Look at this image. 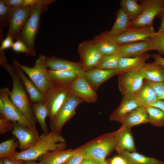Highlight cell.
<instances>
[{"label": "cell", "mask_w": 164, "mask_h": 164, "mask_svg": "<svg viewBox=\"0 0 164 164\" xmlns=\"http://www.w3.org/2000/svg\"><path fill=\"white\" fill-rule=\"evenodd\" d=\"M159 15L161 17V22L158 32H164V13L160 14Z\"/></svg>", "instance_id": "48"}, {"label": "cell", "mask_w": 164, "mask_h": 164, "mask_svg": "<svg viewBox=\"0 0 164 164\" xmlns=\"http://www.w3.org/2000/svg\"><path fill=\"white\" fill-rule=\"evenodd\" d=\"M151 57L154 59V63L160 65L164 67V58L159 53L151 54Z\"/></svg>", "instance_id": "45"}, {"label": "cell", "mask_w": 164, "mask_h": 164, "mask_svg": "<svg viewBox=\"0 0 164 164\" xmlns=\"http://www.w3.org/2000/svg\"><path fill=\"white\" fill-rule=\"evenodd\" d=\"M24 164H44L41 162H36L35 160H30L24 161Z\"/></svg>", "instance_id": "51"}, {"label": "cell", "mask_w": 164, "mask_h": 164, "mask_svg": "<svg viewBox=\"0 0 164 164\" xmlns=\"http://www.w3.org/2000/svg\"><path fill=\"white\" fill-rule=\"evenodd\" d=\"M13 123L12 121L0 116V134H3L6 132L13 130Z\"/></svg>", "instance_id": "41"}, {"label": "cell", "mask_w": 164, "mask_h": 164, "mask_svg": "<svg viewBox=\"0 0 164 164\" xmlns=\"http://www.w3.org/2000/svg\"><path fill=\"white\" fill-rule=\"evenodd\" d=\"M47 72L54 85L67 87H69L79 75L69 70H54L47 69Z\"/></svg>", "instance_id": "27"}, {"label": "cell", "mask_w": 164, "mask_h": 164, "mask_svg": "<svg viewBox=\"0 0 164 164\" xmlns=\"http://www.w3.org/2000/svg\"><path fill=\"white\" fill-rule=\"evenodd\" d=\"M140 106L151 105L158 100L151 86L146 80L140 89L133 95Z\"/></svg>", "instance_id": "26"}, {"label": "cell", "mask_w": 164, "mask_h": 164, "mask_svg": "<svg viewBox=\"0 0 164 164\" xmlns=\"http://www.w3.org/2000/svg\"><path fill=\"white\" fill-rule=\"evenodd\" d=\"M46 58L45 56L40 54L34 66L32 67L22 65L15 59L13 60L27 74L39 90L44 95L54 86L48 75Z\"/></svg>", "instance_id": "5"}, {"label": "cell", "mask_w": 164, "mask_h": 164, "mask_svg": "<svg viewBox=\"0 0 164 164\" xmlns=\"http://www.w3.org/2000/svg\"><path fill=\"white\" fill-rule=\"evenodd\" d=\"M85 158V152L80 146L74 149L73 154L63 164H80Z\"/></svg>", "instance_id": "38"}, {"label": "cell", "mask_w": 164, "mask_h": 164, "mask_svg": "<svg viewBox=\"0 0 164 164\" xmlns=\"http://www.w3.org/2000/svg\"><path fill=\"white\" fill-rule=\"evenodd\" d=\"M120 58L117 54L103 56L96 68L108 70L117 69Z\"/></svg>", "instance_id": "35"}, {"label": "cell", "mask_w": 164, "mask_h": 164, "mask_svg": "<svg viewBox=\"0 0 164 164\" xmlns=\"http://www.w3.org/2000/svg\"><path fill=\"white\" fill-rule=\"evenodd\" d=\"M107 164V163H103V164Z\"/></svg>", "instance_id": "54"}, {"label": "cell", "mask_w": 164, "mask_h": 164, "mask_svg": "<svg viewBox=\"0 0 164 164\" xmlns=\"http://www.w3.org/2000/svg\"><path fill=\"white\" fill-rule=\"evenodd\" d=\"M130 21L126 14L120 9L117 12L115 20L111 29L108 32V35L114 38L123 33L130 26Z\"/></svg>", "instance_id": "29"}, {"label": "cell", "mask_w": 164, "mask_h": 164, "mask_svg": "<svg viewBox=\"0 0 164 164\" xmlns=\"http://www.w3.org/2000/svg\"><path fill=\"white\" fill-rule=\"evenodd\" d=\"M117 75H118L117 69L108 70L95 68L86 72L84 77L96 92L102 84Z\"/></svg>", "instance_id": "18"}, {"label": "cell", "mask_w": 164, "mask_h": 164, "mask_svg": "<svg viewBox=\"0 0 164 164\" xmlns=\"http://www.w3.org/2000/svg\"><path fill=\"white\" fill-rule=\"evenodd\" d=\"M93 40L103 56L117 54L121 45L114 40L113 37L108 36V32L101 33Z\"/></svg>", "instance_id": "22"}, {"label": "cell", "mask_w": 164, "mask_h": 164, "mask_svg": "<svg viewBox=\"0 0 164 164\" xmlns=\"http://www.w3.org/2000/svg\"><path fill=\"white\" fill-rule=\"evenodd\" d=\"M147 80L153 89L158 100H164V81L153 82Z\"/></svg>", "instance_id": "39"}, {"label": "cell", "mask_w": 164, "mask_h": 164, "mask_svg": "<svg viewBox=\"0 0 164 164\" xmlns=\"http://www.w3.org/2000/svg\"><path fill=\"white\" fill-rule=\"evenodd\" d=\"M111 133L115 139V149L118 153L123 151L136 152L131 128L121 125L118 129Z\"/></svg>", "instance_id": "16"}, {"label": "cell", "mask_w": 164, "mask_h": 164, "mask_svg": "<svg viewBox=\"0 0 164 164\" xmlns=\"http://www.w3.org/2000/svg\"><path fill=\"white\" fill-rule=\"evenodd\" d=\"M53 0H39L32 6L31 13L16 40L22 41L29 49L31 56L36 54L34 42L38 32L42 13L47 10L49 5Z\"/></svg>", "instance_id": "3"}, {"label": "cell", "mask_w": 164, "mask_h": 164, "mask_svg": "<svg viewBox=\"0 0 164 164\" xmlns=\"http://www.w3.org/2000/svg\"><path fill=\"white\" fill-rule=\"evenodd\" d=\"M162 164H164V162H163Z\"/></svg>", "instance_id": "55"}, {"label": "cell", "mask_w": 164, "mask_h": 164, "mask_svg": "<svg viewBox=\"0 0 164 164\" xmlns=\"http://www.w3.org/2000/svg\"><path fill=\"white\" fill-rule=\"evenodd\" d=\"M70 93L69 87L54 85L44 95L43 102L47 107L50 121L64 104Z\"/></svg>", "instance_id": "9"}, {"label": "cell", "mask_w": 164, "mask_h": 164, "mask_svg": "<svg viewBox=\"0 0 164 164\" xmlns=\"http://www.w3.org/2000/svg\"><path fill=\"white\" fill-rule=\"evenodd\" d=\"M147 112L143 107L135 109L123 119L121 123L122 126L131 128L135 125L149 122Z\"/></svg>", "instance_id": "25"}, {"label": "cell", "mask_w": 164, "mask_h": 164, "mask_svg": "<svg viewBox=\"0 0 164 164\" xmlns=\"http://www.w3.org/2000/svg\"><path fill=\"white\" fill-rule=\"evenodd\" d=\"M82 102L81 99L70 92L64 104L50 121L51 131L60 135L64 125L74 115L77 107Z\"/></svg>", "instance_id": "6"}, {"label": "cell", "mask_w": 164, "mask_h": 164, "mask_svg": "<svg viewBox=\"0 0 164 164\" xmlns=\"http://www.w3.org/2000/svg\"><path fill=\"white\" fill-rule=\"evenodd\" d=\"M118 154L125 159L127 164H162L163 162L156 159L146 157L136 152L123 151Z\"/></svg>", "instance_id": "30"}, {"label": "cell", "mask_w": 164, "mask_h": 164, "mask_svg": "<svg viewBox=\"0 0 164 164\" xmlns=\"http://www.w3.org/2000/svg\"><path fill=\"white\" fill-rule=\"evenodd\" d=\"M121 8L126 14L131 21L137 18L141 14L142 7L136 0H121Z\"/></svg>", "instance_id": "32"}, {"label": "cell", "mask_w": 164, "mask_h": 164, "mask_svg": "<svg viewBox=\"0 0 164 164\" xmlns=\"http://www.w3.org/2000/svg\"><path fill=\"white\" fill-rule=\"evenodd\" d=\"M12 64L26 91L29 94L31 102L34 103L43 101L44 95L39 90L33 82L28 78L24 72L13 60Z\"/></svg>", "instance_id": "23"}, {"label": "cell", "mask_w": 164, "mask_h": 164, "mask_svg": "<svg viewBox=\"0 0 164 164\" xmlns=\"http://www.w3.org/2000/svg\"><path fill=\"white\" fill-rule=\"evenodd\" d=\"M0 65L8 73L12 81V88L9 91L11 100L32 126L36 128V120L31 104V101L13 64L8 63L4 51L0 53Z\"/></svg>", "instance_id": "1"}, {"label": "cell", "mask_w": 164, "mask_h": 164, "mask_svg": "<svg viewBox=\"0 0 164 164\" xmlns=\"http://www.w3.org/2000/svg\"><path fill=\"white\" fill-rule=\"evenodd\" d=\"M151 106L157 107L164 112V100H157Z\"/></svg>", "instance_id": "47"}, {"label": "cell", "mask_w": 164, "mask_h": 164, "mask_svg": "<svg viewBox=\"0 0 164 164\" xmlns=\"http://www.w3.org/2000/svg\"><path fill=\"white\" fill-rule=\"evenodd\" d=\"M0 164H3L2 160L1 159L0 160Z\"/></svg>", "instance_id": "53"}, {"label": "cell", "mask_w": 164, "mask_h": 164, "mask_svg": "<svg viewBox=\"0 0 164 164\" xmlns=\"http://www.w3.org/2000/svg\"><path fill=\"white\" fill-rule=\"evenodd\" d=\"M9 91L8 87L0 89V116L13 123L17 122L36 130L12 102L9 96Z\"/></svg>", "instance_id": "8"}, {"label": "cell", "mask_w": 164, "mask_h": 164, "mask_svg": "<svg viewBox=\"0 0 164 164\" xmlns=\"http://www.w3.org/2000/svg\"><path fill=\"white\" fill-rule=\"evenodd\" d=\"M139 106L133 95L123 96L118 107L110 115L109 119L121 123L127 115Z\"/></svg>", "instance_id": "19"}, {"label": "cell", "mask_w": 164, "mask_h": 164, "mask_svg": "<svg viewBox=\"0 0 164 164\" xmlns=\"http://www.w3.org/2000/svg\"><path fill=\"white\" fill-rule=\"evenodd\" d=\"M32 9V6H22L11 10L7 36H9L16 40L29 17Z\"/></svg>", "instance_id": "12"}, {"label": "cell", "mask_w": 164, "mask_h": 164, "mask_svg": "<svg viewBox=\"0 0 164 164\" xmlns=\"http://www.w3.org/2000/svg\"><path fill=\"white\" fill-rule=\"evenodd\" d=\"M12 134L18 139L20 152L29 148L40 138L37 130L17 122L13 123Z\"/></svg>", "instance_id": "14"}, {"label": "cell", "mask_w": 164, "mask_h": 164, "mask_svg": "<svg viewBox=\"0 0 164 164\" xmlns=\"http://www.w3.org/2000/svg\"><path fill=\"white\" fill-rule=\"evenodd\" d=\"M69 87L70 92L80 98L83 102L94 103L97 99L96 92L83 76L78 75Z\"/></svg>", "instance_id": "15"}, {"label": "cell", "mask_w": 164, "mask_h": 164, "mask_svg": "<svg viewBox=\"0 0 164 164\" xmlns=\"http://www.w3.org/2000/svg\"><path fill=\"white\" fill-rule=\"evenodd\" d=\"M64 138L51 131L42 135L39 140L26 150L18 152L13 158L24 161L37 160L41 155L50 151L64 149L67 145Z\"/></svg>", "instance_id": "2"}, {"label": "cell", "mask_w": 164, "mask_h": 164, "mask_svg": "<svg viewBox=\"0 0 164 164\" xmlns=\"http://www.w3.org/2000/svg\"><path fill=\"white\" fill-rule=\"evenodd\" d=\"M10 10L17 9L23 6L24 0H5Z\"/></svg>", "instance_id": "43"}, {"label": "cell", "mask_w": 164, "mask_h": 164, "mask_svg": "<svg viewBox=\"0 0 164 164\" xmlns=\"http://www.w3.org/2000/svg\"><path fill=\"white\" fill-rule=\"evenodd\" d=\"M13 39L10 36H7L6 37L1 41L0 51H4L5 50L12 48L14 43Z\"/></svg>", "instance_id": "42"}, {"label": "cell", "mask_w": 164, "mask_h": 164, "mask_svg": "<svg viewBox=\"0 0 164 164\" xmlns=\"http://www.w3.org/2000/svg\"><path fill=\"white\" fill-rule=\"evenodd\" d=\"M139 3L142 12L137 18L130 21V26L142 28L153 26L154 19L162 12L164 0H143Z\"/></svg>", "instance_id": "7"}, {"label": "cell", "mask_w": 164, "mask_h": 164, "mask_svg": "<svg viewBox=\"0 0 164 164\" xmlns=\"http://www.w3.org/2000/svg\"><path fill=\"white\" fill-rule=\"evenodd\" d=\"M80 164H101L98 163L92 160L85 158Z\"/></svg>", "instance_id": "50"}, {"label": "cell", "mask_w": 164, "mask_h": 164, "mask_svg": "<svg viewBox=\"0 0 164 164\" xmlns=\"http://www.w3.org/2000/svg\"><path fill=\"white\" fill-rule=\"evenodd\" d=\"M77 50L80 58V63L85 72L96 68L103 56L93 39L80 43Z\"/></svg>", "instance_id": "10"}, {"label": "cell", "mask_w": 164, "mask_h": 164, "mask_svg": "<svg viewBox=\"0 0 164 164\" xmlns=\"http://www.w3.org/2000/svg\"><path fill=\"white\" fill-rule=\"evenodd\" d=\"M149 42L152 50L157 51L164 55V32H155Z\"/></svg>", "instance_id": "37"}, {"label": "cell", "mask_w": 164, "mask_h": 164, "mask_svg": "<svg viewBox=\"0 0 164 164\" xmlns=\"http://www.w3.org/2000/svg\"><path fill=\"white\" fill-rule=\"evenodd\" d=\"M2 160L3 164H24V161L15 158H4L0 159Z\"/></svg>", "instance_id": "44"}, {"label": "cell", "mask_w": 164, "mask_h": 164, "mask_svg": "<svg viewBox=\"0 0 164 164\" xmlns=\"http://www.w3.org/2000/svg\"><path fill=\"white\" fill-rule=\"evenodd\" d=\"M118 75V88L123 96L134 95L142 86L145 80L139 70L125 71Z\"/></svg>", "instance_id": "11"}, {"label": "cell", "mask_w": 164, "mask_h": 164, "mask_svg": "<svg viewBox=\"0 0 164 164\" xmlns=\"http://www.w3.org/2000/svg\"><path fill=\"white\" fill-rule=\"evenodd\" d=\"M110 164H127L125 159L120 155L116 156L111 160Z\"/></svg>", "instance_id": "46"}, {"label": "cell", "mask_w": 164, "mask_h": 164, "mask_svg": "<svg viewBox=\"0 0 164 164\" xmlns=\"http://www.w3.org/2000/svg\"><path fill=\"white\" fill-rule=\"evenodd\" d=\"M163 13H164V3L162 5V11L160 14Z\"/></svg>", "instance_id": "52"}, {"label": "cell", "mask_w": 164, "mask_h": 164, "mask_svg": "<svg viewBox=\"0 0 164 164\" xmlns=\"http://www.w3.org/2000/svg\"><path fill=\"white\" fill-rule=\"evenodd\" d=\"M139 71L145 80L153 82L164 81V67L153 62L146 63Z\"/></svg>", "instance_id": "28"}, {"label": "cell", "mask_w": 164, "mask_h": 164, "mask_svg": "<svg viewBox=\"0 0 164 164\" xmlns=\"http://www.w3.org/2000/svg\"><path fill=\"white\" fill-rule=\"evenodd\" d=\"M11 10L5 0H0V40H2L3 33L2 28L9 25V15Z\"/></svg>", "instance_id": "36"}, {"label": "cell", "mask_w": 164, "mask_h": 164, "mask_svg": "<svg viewBox=\"0 0 164 164\" xmlns=\"http://www.w3.org/2000/svg\"><path fill=\"white\" fill-rule=\"evenodd\" d=\"M155 32L153 26L142 28L132 26L124 32L114 37L119 44L142 41H149Z\"/></svg>", "instance_id": "13"}, {"label": "cell", "mask_w": 164, "mask_h": 164, "mask_svg": "<svg viewBox=\"0 0 164 164\" xmlns=\"http://www.w3.org/2000/svg\"><path fill=\"white\" fill-rule=\"evenodd\" d=\"M16 40L12 46V50L16 53H24L28 56H31L30 51L26 45L19 40Z\"/></svg>", "instance_id": "40"}, {"label": "cell", "mask_w": 164, "mask_h": 164, "mask_svg": "<svg viewBox=\"0 0 164 164\" xmlns=\"http://www.w3.org/2000/svg\"><path fill=\"white\" fill-rule=\"evenodd\" d=\"M16 138L14 137L0 143V159L12 158L17 153L19 143L18 140L15 141Z\"/></svg>", "instance_id": "33"}, {"label": "cell", "mask_w": 164, "mask_h": 164, "mask_svg": "<svg viewBox=\"0 0 164 164\" xmlns=\"http://www.w3.org/2000/svg\"><path fill=\"white\" fill-rule=\"evenodd\" d=\"M115 139L112 133H106L88 142L81 146L86 158L100 164L106 163L107 156L114 149Z\"/></svg>", "instance_id": "4"}, {"label": "cell", "mask_w": 164, "mask_h": 164, "mask_svg": "<svg viewBox=\"0 0 164 164\" xmlns=\"http://www.w3.org/2000/svg\"><path fill=\"white\" fill-rule=\"evenodd\" d=\"M152 50L149 41H142L121 45L117 54L120 57H132L141 55Z\"/></svg>", "instance_id": "20"}, {"label": "cell", "mask_w": 164, "mask_h": 164, "mask_svg": "<svg viewBox=\"0 0 164 164\" xmlns=\"http://www.w3.org/2000/svg\"><path fill=\"white\" fill-rule=\"evenodd\" d=\"M39 0H24L23 6H33L39 2Z\"/></svg>", "instance_id": "49"}, {"label": "cell", "mask_w": 164, "mask_h": 164, "mask_svg": "<svg viewBox=\"0 0 164 164\" xmlns=\"http://www.w3.org/2000/svg\"><path fill=\"white\" fill-rule=\"evenodd\" d=\"M32 109L36 121L39 123L43 132L42 135H46L50 132L46 122V117L48 116L47 107L43 101L34 103Z\"/></svg>", "instance_id": "31"}, {"label": "cell", "mask_w": 164, "mask_h": 164, "mask_svg": "<svg viewBox=\"0 0 164 164\" xmlns=\"http://www.w3.org/2000/svg\"><path fill=\"white\" fill-rule=\"evenodd\" d=\"M74 149H69L48 152L37 159L44 164H63L73 154Z\"/></svg>", "instance_id": "24"}, {"label": "cell", "mask_w": 164, "mask_h": 164, "mask_svg": "<svg viewBox=\"0 0 164 164\" xmlns=\"http://www.w3.org/2000/svg\"><path fill=\"white\" fill-rule=\"evenodd\" d=\"M148 114L149 122L157 127L164 126V112L159 108L151 105L143 106Z\"/></svg>", "instance_id": "34"}, {"label": "cell", "mask_w": 164, "mask_h": 164, "mask_svg": "<svg viewBox=\"0 0 164 164\" xmlns=\"http://www.w3.org/2000/svg\"><path fill=\"white\" fill-rule=\"evenodd\" d=\"M46 63L48 69L54 70H69L84 76L85 73L80 63L72 62L56 57H46Z\"/></svg>", "instance_id": "17"}, {"label": "cell", "mask_w": 164, "mask_h": 164, "mask_svg": "<svg viewBox=\"0 0 164 164\" xmlns=\"http://www.w3.org/2000/svg\"><path fill=\"white\" fill-rule=\"evenodd\" d=\"M151 54L145 53L141 55L132 57H121L119 60L117 70L118 75L127 71H139L146 64Z\"/></svg>", "instance_id": "21"}]
</instances>
